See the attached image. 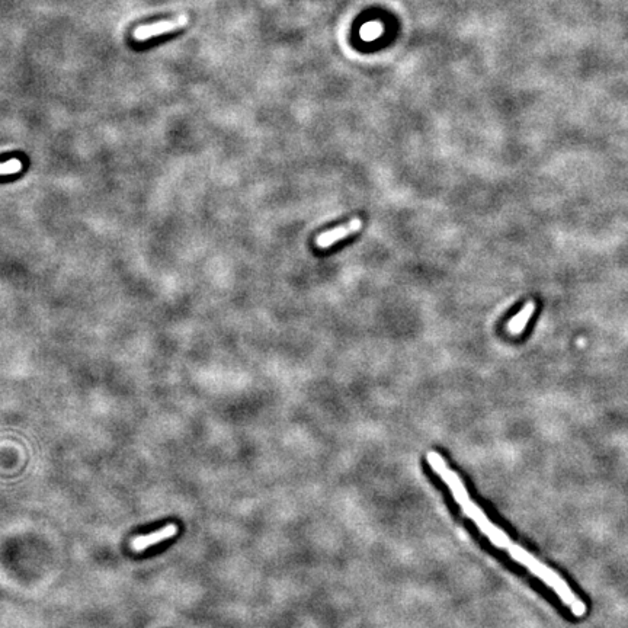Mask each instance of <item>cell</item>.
Returning <instances> with one entry per match:
<instances>
[{
  "mask_svg": "<svg viewBox=\"0 0 628 628\" xmlns=\"http://www.w3.org/2000/svg\"><path fill=\"white\" fill-rule=\"evenodd\" d=\"M426 461L429 467L434 470V473L447 485L457 505L461 507L462 515L473 521L475 525L480 530V532L495 547L503 550V552H506L514 562L528 569L530 573L538 577L544 584L552 587L554 594L564 604V607H567L574 617L582 618L586 615L587 612L586 604L580 598H577V595L573 592V589L569 586L566 579L562 577L552 567H548L547 564L540 562L534 554L528 552V550L512 541V538H510L502 528L495 525L493 521L486 515L485 510L471 499L464 482L461 480L457 471H454L448 465V462L440 452L429 451L426 454Z\"/></svg>",
  "mask_w": 628,
  "mask_h": 628,
  "instance_id": "cell-1",
  "label": "cell"
},
{
  "mask_svg": "<svg viewBox=\"0 0 628 628\" xmlns=\"http://www.w3.org/2000/svg\"><path fill=\"white\" fill-rule=\"evenodd\" d=\"M188 22H189V16L181 15L175 19H165V21H159V22H154L150 25H143L134 31L133 38H134L136 43H144V41H148V39L156 38L159 35L175 32V31L183 28Z\"/></svg>",
  "mask_w": 628,
  "mask_h": 628,
  "instance_id": "cell-2",
  "label": "cell"
},
{
  "mask_svg": "<svg viewBox=\"0 0 628 628\" xmlns=\"http://www.w3.org/2000/svg\"><path fill=\"white\" fill-rule=\"evenodd\" d=\"M361 227H363V220L361 218H358V217L357 218H352L350 221H348L343 226H339V227H335L332 230H328V231L322 233L319 238L316 239V245L320 249L330 248L336 242L343 240L345 238H348V236H350L353 233H357L358 230H361Z\"/></svg>",
  "mask_w": 628,
  "mask_h": 628,
  "instance_id": "cell-3",
  "label": "cell"
},
{
  "mask_svg": "<svg viewBox=\"0 0 628 628\" xmlns=\"http://www.w3.org/2000/svg\"><path fill=\"white\" fill-rule=\"evenodd\" d=\"M176 534H178V525L176 524H169V525H166L165 528H162L159 531H154L151 534L140 535V537L134 538L133 542H131V547H133L134 552H144V550H147L151 545H156V544H159V542H162L165 540L173 538Z\"/></svg>",
  "mask_w": 628,
  "mask_h": 628,
  "instance_id": "cell-4",
  "label": "cell"
},
{
  "mask_svg": "<svg viewBox=\"0 0 628 628\" xmlns=\"http://www.w3.org/2000/svg\"><path fill=\"white\" fill-rule=\"evenodd\" d=\"M534 311H535V303H534V301L527 303V304L520 310V313L517 314V316H515L514 319H510V320L507 322V325H506L507 332H509L510 335H521V333L525 330V328H527L530 319L532 318Z\"/></svg>",
  "mask_w": 628,
  "mask_h": 628,
  "instance_id": "cell-5",
  "label": "cell"
},
{
  "mask_svg": "<svg viewBox=\"0 0 628 628\" xmlns=\"http://www.w3.org/2000/svg\"><path fill=\"white\" fill-rule=\"evenodd\" d=\"M21 171H22V162L19 159H11V161L0 163V176L15 175Z\"/></svg>",
  "mask_w": 628,
  "mask_h": 628,
  "instance_id": "cell-6",
  "label": "cell"
}]
</instances>
